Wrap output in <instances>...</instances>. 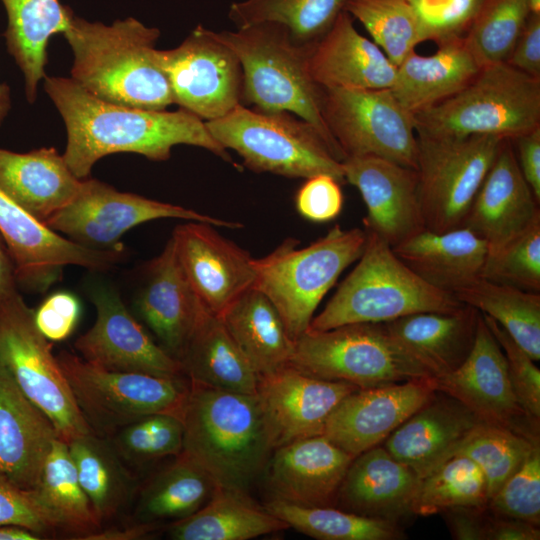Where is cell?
Here are the masks:
<instances>
[{"label":"cell","mask_w":540,"mask_h":540,"mask_svg":"<svg viewBox=\"0 0 540 540\" xmlns=\"http://www.w3.org/2000/svg\"><path fill=\"white\" fill-rule=\"evenodd\" d=\"M205 124L211 136L224 149L234 150L252 171L302 179L328 174L346 183L342 161L322 134L293 113L239 104Z\"/></svg>","instance_id":"cell-8"},{"label":"cell","mask_w":540,"mask_h":540,"mask_svg":"<svg viewBox=\"0 0 540 540\" xmlns=\"http://www.w3.org/2000/svg\"><path fill=\"white\" fill-rule=\"evenodd\" d=\"M11 107L10 89L6 83H0V125Z\"/></svg>","instance_id":"cell-62"},{"label":"cell","mask_w":540,"mask_h":540,"mask_svg":"<svg viewBox=\"0 0 540 540\" xmlns=\"http://www.w3.org/2000/svg\"><path fill=\"white\" fill-rule=\"evenodd\" d=\"M419 483L410 467L377 445L354 457L338 489L335 507L400 524L413 515Z\"/></svg>","instance_id":"cell-27"},{"label":"cell","mask_w":540,"mask_h":540,"mask_svg":"<svg viewBox=\"0 0 540 540\" xmlns=\"http://www.w3.org/2000/svg\"><path fill=\"white\" fill-rule=\"evenodd\" d=\"M343 11L309 51L308 69L322 88L390 89L397 66L373 41L358 33Z\"/></svg>","instance_id":"cell-29"},{"label":"cell","mask_w":540,"mask_h":540,"mask_svg":"<svg viewBox=\"0 0 540 540\" xmlns=\"http://www.w3.org/2000/svg\"><path fill=\"white\" fill-rule=\"evenodd\" d=\"M481 423L463 403L436 389L385 439L383 447L422 478L452 457Z\"/></svg>","instance_id":"cell-26"},{"label":"cell","mask_w":540,"mask_h":540,"mask_svg":"<svg viewBox=\"0 0 540 540\" xmlns=\"http://www.w3.org/2000/svg\"><path fill=\"white\" fill-rule=\"evenodd\" d=\"M505 63L531 77L540 79V14H530Z\"/></svg>","instance_id":"cell-57"},{"label":"cell","mask_w":540,"mask_h":540,"mask_svg":"<svg viewBox=\"0 0 540 540\" xmlns=\"http://www.w3.org/2000/svg\"><path fill=\"white\" fill-rule=\"evenodd\" d=\"M481 278L540 293V220L500 251L487 256Z\"/></svg>","instance_id":"cell-49"},{"label":"cell","mask_w":540,"mask_h":540,"mask_svg":"<svg viewBox=\"0 0 540 540\" xmlns=\"http://www.w3.org/2000/svg\"><path fill=\"white\" fill-rule=\"evenodd\" d=\"M146 270L136 308L161 347L180 361L198 323L208 311L181 267L172 238Z\"/></svg>","instance_id":"cell-25"},{"label":"cell","mask_w":540,"mask_h":540,"mask_svg":"<svg viewBox=\"0 0 540 540\" xmlns=\"http://www.w3.org/2000/svg\"><path fill=\"white\" fill-rule=\"evenodd\" d=\"M212 34L240 61L243 105L295 114L317 128L337 157L345 159L323 120V88L312 79L308 69L311 47L296 43L288 28L277 22H260Z\"/></svg>","instance_id":"cell-4"},{"label":"cell","mask_w":540,"mask_h":540,"mask_svg":"<svg viewBox=\"0 0 540 540\" xmlns=\"http://www.w3.org/2000/svg\"><path fill=\"white\" fill-rule=\"evenodd\" d=\"M528 0H485L464 41L484 67L506 62L531 14Z\"/></svg>","instance_id":"cell-46"},{"label":"cell","mask_w":540,"mask_h":540,"mask_svg":"<svg viewBox=\"0 0 540 540\" xmlns=\"http://www.w3.org/2000/svg\"><path fill=\"white\" fill-rule=\"evenodd\" d=\"M359 387L319 379L286 364L258 376V397L273 450L323 434L328 416Z\"/></svg>","instance_id":"cell-19"},{"label":"cell","mask_w":540,"mask_h":540,"mask_svg":"<svg viewBox=\"0 0 540 540\" xmlns=\"http://www.w3.org/2000/svg\"><path fill=\"white\" fill-rule=\"evenodd\" d=\"M482 316L504 353L509 377L518 400L528 413L540 419L539 368L501 325L487 315Z\"/></svg>","instance_id":"cell-53"},{"label":"cell","mask_w":540,"mask_h":540,"mask_svg":"<svg viewBox=\"0 0 540 540\" xmlns=\"http://www.w3.org/2000/svg\"><path fill=\"white\" fill-rule=\"evenodd\" d=\"M496 513L540 527V445L489 498Z\"/></svg>","instance_id":"cell-51"},{"label":"cell","mask_w":540,"mask_h":540,"mask_svg":"<svg viewBox=\"0 0 540 540\" xmlns=\"http://www.w3.org/2000/svg\"><path fill=\"white\" fill-rule=\"evenodd\" d=\"M342 166L365 203V230L393 248L426 229L417 170L374 156L347 157Z\"/></svg>","instance_id":"cell-22"},{"label":"cell","mask_w":540,"mask_h":540,"mask_svg":"<svg viewBox=\"0 0 540 540\" xmlns=\"http://www.w3.org/2000/svg\"><path fill=\"white\" fill-rule=\"evenodd\" d=\"M392 250L424 281L451 294L481 277L488 256L485 241L467 227L424 229Z\"/></svg>","instance_id":"cell-31"},{"label":"cell","mask_w":540,"mask_h":540,"mask_svg":"<svg viewBox=\"0 0 540 540\" xmlns=\"http://www.w3.org/2000/svg\"><path fill=\"white\" fill-rule=\"evenodd\" d=\"M180 417L182 454L217 486L247 492L273 451L257 395L190 381Z\"/></svg>","instance_id":"cell-3"},{"label":"cell","mask_w":540,"mask_h":540,"mask_svg":"<svg viewBox=\"0 0 540 540\" xmlns=\"http://www.w3.org/2000/svg\"><path fill=\"white\" fill-rule=\"evenodd\" d=\"M57 438L49 417L0 363V472L20 487L33 489Z\"/></svg>","instance_id":"cell-28"},{"label":"cell","mask_w":540,"mask_h":540,"mask_svg":"<svg viewBox=\"0 0 540 540\" xmlns=\"http://www.w3.org/2000/svg\"><path fill=\"white\" fill-rule=\"evenodd\" d=\"M344 11L365 27L396 66L425 41L408 0H348Z\"/></svg>","instance_id":"cell-45"},{"label":"cell","mask_w":540,"mask_h":540,"mask_svg":"<svg viewBox=\"0 0 540 540\" xmlns=\"http://www.w3.org/2000/svg\"><path fill=\"white\" fill-rule=\"evenodd\" d=\"M161 218L198 221L232 229L243 227L240 222L120 192L96 179H84L76 197L44 224L84 247L122 252L119 240L124 233L139 224Z\"/></svg>","instance_id":"cell-14"},{"label":"cell","mask_w":540,"mask_h":540,"mask_svg":"<svg viewBox=\"0 0 540 540\" xmlns=\"http://www.w3.org/2000/svg\"><path fill=\"white\" fill-rule=\"evenodd\" d=\"M453 295L460 302L494 319L534 361H539L540 293L480 277Z\"/></svg>","instance_id":"cell-41"},{"label":"cell","mask_w":540,"mask_h":540,"mask_svg":"<svg viewBox=\"0 0 540 540\" xmlns=\"http://www.w3.org/2000/svg\"><path fill=\"white\" fill-rule=\"evenodd\" d=\"M481 312L463 304L451 312L414 313L384 323L436 378L457 370L475 343Z\"/></svg>","instance_id":"cell-32"},{"label":"cell","mask_w":540,"mask_h":540,"mask_svg":"<svg viewBox=\"0 0 540 540\" xmlns=\"http://www.w3.org/2000/svg\"><path fill=\"white\" fill-rule=\"evenodd\" d=\"M354 456L323 434L299 439L274 449L266 470L272 499L301 506H334Z\"/></svg>","instance_id":"cell-24"},{"label":"cell","mask_w":540,"mask_h":540,"mask_svg":"<svg viewBox=\"0 0 540 540\" xmlns=\"http://www.w3.org/2000/svg\"><path fill=\"white\" fill-rule=\"evenodd\" d=\"M36 533L18 526H0V540H38Z\"/></svg>","instance_id":"cell-61"},{"label":"cell","mask_w":540,"mask_h":540,"mask_svg":"<svg viewBox=\"0 0 540 540\" xmlns=\"http://www.w3.org/2000/svg\"><path fill=\"white\" fill-rule=\"evenodd\" d=\"M80 316L81 303L78 297L68 291H57L34 311V322L47 340L59 342L73 333Z\"/></svg>","instance_id":"cell-56"},{"label":"cell","mask_w":540,"mask_h":540,"mask_svg":"<svg viewBox=\"0 0 540 540\" xmlns=\"http://www.w3.org/2000/svg\"><path fill=\"white\" fill-rule=\"evenodd\" d=\"M288 364L310 376L359 388L436 378L384 323L307 329L294 341Z\"/></svg>","instance_id":"cell-9"},{"label":"cell","mask_w":540,"mask_h":540,"mask_svg":"<svg viewBox=\"0 0 540 540\" xmlns=\"http://www.w3.org/2000/svg\"><path fill=\"white\" fill-rule=\"evenodd\" d=\"M289 528L319 540H401L400 524L364 517L334 506L313 507L270 499L263 506Z\"/></svg>","instance_id":"cell-43"},{"label":"cell","mask_w":540,"mask_h":540,"mask_svg":"<svg viewBox=\"0 0 540 540\" xmlns=\"http://www.w3.org/2000/svg\"><path fill=\"white\" fill-rule=\"evenodd\" d=\"M348 0H245L231 4L229 19L237 28L260 22L286 26L293 40L312 47L332 27Z\"/></svg>","instance_id":"cell-42"},{"label":"cell","mask_w":540,"mask_h":540,"mask_svg":"<svg viewBox=\"0 0 540 540\" xmlns=\"http://www.w3.org/2000/svg\"><path fill=\"white\" fill-rule=\"evenodd\" d=\"M532 13L540 14V0H528Z\"/></svg>","instance_id":"cell-63"},{"label":"cell","mask_w":540,"mask_h":540,"mask_svg":"<svg viewBox=\"0 0 540 540\" xmlns=\"http://www.w3.org/2000/svg\"><path fill=\"white\" fill-rule=\"evenodd\" d=\"M83 180L53 147L27 153L0 148V190L43 223L76 197Z\"/></svg>","instance_id":"cell-30"},{"label":"cell","mask_w":540,"mask_h":540,"mask_svg":"<svg viewBox=\"0 0 540 540\" xmlns=\"http://www.w3.org/2000/svg\"><path fill=\"white\" fill-rule=\"evenodd\" d=\"M177 257L204 308L220 317L255 281L248 252L211 224L188 221L172 234Z\"/></svg>","instance_id":"cell-20"},{"label":"cell","mask_w":540,"mask_h":540,"mask_svg":"<svg viewBox=\"0 0 540 540\" xmlns=\"http://www.w3.org/2000/svg\"><path fill=\"white\" fill-rule=\"evenodd\" d=\"M0 234L12 258L17 285L39 293L58 281L67 265L101 271L122 254L90 249L59 235L1 190Z\"/></svg>","instance_id":"cell-17"},{"label":"cell","mask_w":540,"mask_h":540,"mask_svg":"<svg viewBox=\"0 0 540 540\" xmlns=\"http://www.w3.org/2000/svg\"><path fill=\"white\" fill-rule=\"evenodd\" d=\"M289 528L245 491L217 486L194 514L172 522L174 540H248Z\"/></svg>","instance_id":"cell-35"},{"label":"cell","mask_w":540,"mask_h":540,"mask_svg":"<svg viewBox=\"0 0 540 540\" xmlns=\"http://www.w3.org/2000/svg\"><path fill=\"white\" fill-rule=\"evenodd\" d=\"M540 203L525 181L511 139H503L464 221L494 255L540 220Z\"/></svg>","instance_id":"cell-23"},{"label":"cell","mask_w":540,"mask_h":540,"mask_svg":"<svg viewBox=\"0 0 540 540\" xmlns=\"http://www.w3.org/2000/svg\"><path fill=\"white\" fill-rule=\"evenodd\" d=\"M79 482L100 521L116 517L136 491V480L108 438L90 432L67 442Z\"/></svg>","instance_id":"cell-38"},{"label":"cell","mask_w":540,"mask_h":540,"mask_svg":"<svg viewBox=\"0 0 540 540\" xmlns=\"http://www.w3.org/2000/svg\"><path fill=\"white\" fill-rule=\"evenodd\" d=\"M413 119L421 136L512 140L540 127V79L505 62L484 66L460 91Z\"/></svg>","instance_id":"cell-7"},{"label":"cell","mask_w":540,"mask_h":540,"mask_svg":"<svg viewBox=\"0 0 540 540\" xmlns=\"http://www.w3.org/2000/svg\"><path fill=\"white\" fill-rule=\"evenodd\" d=\"M0 526H18L41 538L57 531L49 513L41 505L33 489L17 485L0 472Z\"/></svg>","instance_id":"cell-54"},{"label":"cell","mask_w":540,"mask_h":540,"mask_svg":"<svg viewBox=\"0 0 540 540\" xmlns=\"http://www.w3.org/2000/svg\"><path fill=\"white\" fill-rule=\"evenodd\" d=\"M17 287L14 264L0 234V299L17 293Z\"/></svg>","instance_id":"cell-60"},{"label":"cell","mask_w":540,"mask_h":540,"mask_svg":"<svg viewBox=\"0 0 540 540\" xmlns=\"http://www.w3.org/2000/svg\"><path fill=\"white\" fill-rule=\"evenodd\" d=\"M365 231V247L356 265L323 310L313 317L308 329L324 331L346 324L386 323L414 313L451 312L464 304L453 294L424 281L385 240Z\"/></svg>","instance_id":"cell-5"},{"label":"cell","mask_w":540,"mask_h":540,"mask_svg":"<svg viewBox=\"0 0 540 540\" xmlns=\"http://www.w3.org/2000/svg\"><path fill=\"white\" fill-rule=\"evenodd\" d=\"M158 528V524L135 523L124 528L100 529L85 540H134L150 535Z\"/></svg>","instance_id":"cell-59"},{"label":"cell","mask_w":540,"mask_h":540,"mask_svg":"<svg viewBox=\"0 0 540 540\" xmlns=\"http://www.w3.org/2000/svg\"><path fill=\"white\" fill-rule=\"evenodd\" d=\"M44 89L64 120L67 144L63 158L79 179L87 178L106 155L130 152L165 161L179 144L201 147L232 161L205 121L183 108L151 110L106 102L65 77L45 76Z\"/></svg>","instance_id":"cell-1"},{"label":"cell","mask_w":540,"mask_h":540,"mask_svg":"<svg viewBox=\"0 0 540 540\" xmlns=\"http://www.w3.org/2000/svg\"><path fill=\"white\" fill-rule=\"evenodd\" d=\"M216 487L202 467L181 453L141 490L134 522L159 524L184 519L206 504Z\"/></svg>","instance_id":"cell-40"},{"label":"cell","mask_w":540,"mask_h":540,"mask_svg":"<svg viewBox=\"0 0 540 540\" xmlns=\"http://www.w3.org/2000/svg\"><path fill=\"white\" fill-rule=\"evenodd\" d=\"M123 461L145 463L183 450L184 425L173 413H155L139 418L108 438Z\"/></svg>","instance_id":"cell-48"},{"label":"cell","mask_w":540,"mask_h":540,"mask_svg":"<svg viewBox=\"0 0 540 540\" xmlns=\"http://www.w3.org/2000/svg\"><path fill=\"white\" fill-rule=\"evenodd\" d=\"M511 141L520 171L540 203V127Z\"/></svg>","instance_id":"cell-58"},{"label":"cell","mask_w":540,"mask_h":540,"mask_svg":"<svg viewBox=\"0 0 540 540\" xmlns=\"http://www.w3.org/2000/svg\"><path fill=\"white\" fill-rule=\"evenodd\" d=\"M56 357L80 412L99 436L109 438L150 414H181L190 385L182 377L110 371L66 351Z\"/></svg>","instance_id":"cell-10"},{"label":"cell","mask_w":540,"mask_h":540,"mask_svg":"<svg viewBox=\"0 0 540 540\" xmlns=\"http://www.w3.org/2000/svg\"><path fill=\"white\" fill-rule=\"evenodd\" d=\"M503 139L491 135H417L416 170L426 229L443 232L463 227Z\"/></svg>","instance_id":"cell-12"},{"label":"cell","mask_w":540,"mask_h":540,"mask_svg":"<svg viewBox=\"0 0 540 540\" xmlns=\"http://www.w3.org/2000/svg\"><path fill=\"white\" fill-rule=\"evenodd\" d=\"M0 363L22 392L52 421L65 442L93 432L80 412L34 310L19 292L0 299Z\"/></svg>","instance_id":"cell-11"},{"label":"cell","mask_w":540,"mask_h":540,"mask_svg":"<svg viewBox=\"0 0 540 540\" xmlns=\"http://www.w3.org/2000/svg\"><path fill=\"white\" fill-rule=\"evenodd\" d=\"M435 381L437 390L459 400L482 422L540 443V419L518 400L504 353L482 314L468 358L457 370Z\"/></svg>","instance_id":"cell-16"},{"label":"cell","mask_w":540,"mask_h":540,"mask_svg":"<svg viewBox=\"0 0 540 540\" xmlns=\"http://www.w3.org/2000/svg\"><path fill=\"white\" fill-rule=\"evenodd\" d=\"M366 238L364 229L335 225L306 247L299 248L295 238H287L268 255L253 260V287L274 305L293 342L307 331L342 272L361 256Z\"/></svg>","instance_id":"cell-6"},{"label":"cell","mask_w":540,"mask_h":540,"mask_svg":"<svg viewBox=\"0 0 540 540\" xmlns=\"http://www.w3.org/2000/svg\"><path fill=\"white\" fill-rule=\"evenodd\" d=\"M322 116L345 158L374 156L417 169L413 115L390 89L323 88Z\"/></svg>","instance_id":"cell-13"},{"label":"cell","mask_w":540,"mask_h":540,"mask_svg":"<svg viewBox=\"0 0 540 540\" xmlns=\"http://www.w3.org/2000/svg\"><path fill=\"white\" fill-rule=\"evenodd\" d=\"M63 34L74 57L70 78L93 96L140 109L164 110L174 104L156 58L158 28L133 17L105 25L74 14Z\"/></svg>","instance_id":"cell-2"},{"label":"cell","mask_w":540,"mask_h":540,"mask_svg":"<svg viewBox=\"0 0 540 540\" xmlns=\"http://www.w3.org/2000/svg\"><path fill=\"white\" fill-rule=\"evenodd\" d=\"M180 361L191 382L256 394L258 373L222 320L209 312L198 323Z\"/></svg>","instance_id":"cell-36"},{"label":"cell","mask_w":540,"mask_h":540,"mask_svg":"<svg viewBox=\"0 0 540 540\" xmlns=\"http://www.w3.org/2000/svg\"><path fill=\"white\" fill-rule=\"evenodd\" d=\"M536 445L540 443H534L508 429L481 423L461 443L454 455L468 457L481 469L490 498L521 466Z\"/></svg>","instance_id":"cell-47"},{"label":"cell","mask_w":540,"mask_h":540,"mask_svg":"<svg viewBox=\"0 0 540 540\" xmlns=\"http://www.w3.org/2000/svg\"><path fill=\"white\" fill-rule=\"evenodd\" d=\"M90 298L96 321L74 344L81 358L110 371L164 377L185 374L181 361L152 340L116 290L97 284L91 287Z\"/></svg>","instance_id":"cell-18"},{"label":"cell","mask_w":540,"mask_h":540,"mask_svg":"<svg viewBox=\"0 0 540 540\" xmlns=\"http://www.w3.org/2000/svg\"><path fill=\"white\" fill-rule=\"evenodd\" d=\"M174 104L203 121L218 119L242 104L243 72L239 59L212 30L195 27L177 47L156 49Z\"/></svg>","instance_id":"cell-15"},{"label":"cell","mask_w":540,"mask_h":540,"mask_svg":"<svg viewBox=\"0 0 540 540\" xmlns=\"http://www.w3.org/2000/svg\"><path fill=\"white\" fill-rule=\"evenodd\" d=\"M456 540H539L540 527L494 512L487 504L441 513Z\"/></svg>","instance_id":"cell-50"},{"label":"cell","mask_w":540,"mask_h":540,"mask_svg":"<svg viewBox=\"0 0 540 540\" xmlns=\"http://www.w3.org/2000/svg\"><path fill=\"white\" fill-rule=\"evenodd\" d=\"M33 490L57 530L85 540L102 528L79 482L68 444L61 438L54 441Z\"/></svg>","instance_id":"cell-39"},{"label":"cell","mask_w":540,"mask_h":540,"mask_svg":"<svg viewBox=\"0 0 540 540\" xmlns=\"http://www.w3.org/2000/svg\"><path fill=\"white\" fill-rule=\"evenodd\" d=\"M481 68L462 38L439 45L429 56L409 54L397 66L390 91L414 115L460 91Z\"/></svg>","instance_id":"cell-33"},{"label":"cell","mask_w":540,"mask_h":540,"mask_svg":"<svg viewBox=\"0 0 540 540\" xmlns=\"http://www.w3.org/2000/svg\"><path fill=\"white\" fill-rule=\"evenodd\" d=\"M219 318L258 376L288 364L294 342L261 291L248 289Z\"/></svg>","instance_id":"cell-37"},{"label":"cell","mask_w":540,"mask_h":540,"mask_svg":"<svg viewBox=\"0 0 540 540\" xmlns=\"http://www.w3.org/2000/svg\"><path fill=\"white\" fill-rule=\"evenodd\" d=\"M488 500L481 469L468 457L454 455L420 478L412 513L430 516L452 508L486 505Z\"/></svg>","instance_id":"cell-44"},{"label":"cell","mask_w":540,"mask_h":540,"mask_svg":"<svg viewBox=\"0 0 540 540\" xmlns=\"http://www.w3.org/2000/svg\"><path fill=\"white\" fill-rule=\"evenodd\" d=\"M341 183L328 174L305 179L295 196V205L305 219L324 223L335 219L343 208Z\"/></svg>","instance_id":"cell-55"},{"label":"cell","mask_w":540,"mask_h":540,"mask_svg":"<svg viewBox=\"0 0 540 540\" xmlns=\"http://www.w3.org/2000/svg\"><path fill=\"white\" fill-rule=\"evenodd\" d=\"M1 1L8 19L3 34L7 51L22 71L26 98L33 103L39 81L46 76L49 39L68 29L74 13L59 0Z\"/></svg>","instance_id":"cell-34"},{"label":"cell","mask_w":540,"mask_h":540,"mask_svg":"<svg viewBox=\"0 0 540 540\" xmlns=\"http://www.w3.org/2000/svg\"><path fill=\"white\" fill-rule=\"evenodd\" d=\"M485 0H408L424 40L438 46L466 36Z\"/></svg>","instance_id":"cell-52"},{"label":"cell","mask_w":540,"mask_h":540,"mask_svg":"<svg viewBox=\"0 0 540 540\" xmlns=\"http://www.w3.org/2000/svg\"><path fill=\"white\" fill-rule=\"evenodd\" d=\"M435 390L434 377L359 388L333 409L323 435L355 457L384 441Z\"/></svg>","instance_id":"cell-21"}]
</instances>
